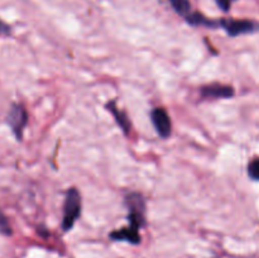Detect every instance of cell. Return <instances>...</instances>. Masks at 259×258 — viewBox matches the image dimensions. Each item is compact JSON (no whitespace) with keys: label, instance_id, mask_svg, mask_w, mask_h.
Instances as JSON below:
<instances>
[{"label":"cell","instance_id":"6da1fadb","mask_svg":"<svg viewBox=\"0 0 259 258\" xmlns=\"http://www.w3.org/2000/svg\"><path fill=\"white\" fill-rule=\"evenodd\" d=\"M81 214V195L75 187L68 189L66 194L65 205H63V218L62 229L65 232L72 229L73 224L78 219Z\"/></svg>","mask_w":259,"mask_h":258},{"label":"cell","instance_id":"7a4b0ae2","mask_svg":"<svg viewBox=\"0 0 259 258\" xmlns=\"http://www.w3.org/2000/svg\"><path fill=\"white\" fill-rule=\"evenodd\" d=\"M125 202L129 210V225L139 229V228L144 225V210H146V205H144L143 197L138 192H131L125 197Z\"/></svg>","mask_w":259,"mask_h":258},{"label":"cell","instance_id":"3957f363","mask_svg":"<svg viewBox=\"0 0 259 258\" xmlns=\"http://www.w3.org/2000/svg\"><path fill=\"white\" fill-rule=\"evenodd\" d=\"M218 27H222L230 37L253 33L259 30V23L249 19H220L218 20Z\"/></svg>","mask_w":259,"mask_h":258},{"label":"cell","instance_id":"277c9868","mask_svg":"<svg viewBox=\"0 0 259 258\" xmlns=\"http://www.w3.org/2000/svg\"><path fill=\"white\" fill-rule=\"evenodd\" d=\"M7 123L18 141H22L23 132L28 123V114L24 106H22L20 104H13L7 115Z\"/></svg>","mask_w":259,"mask_h":258},{"label":"cell","instance_id":"5b68a950","mask_svg":"<svg viewBox=\"0 0 259 258\" xmlns=\"http://www.w3.org/2000/svg\"><path fill=\"white\" fill-rule=\"evenodd\" d=\"M152 123H153L154 128H156L157 133L162 138H168L171 136L172 132V123L169 115L163 108H156L151 113Z\"/></svg>","mask_w":259,"mask_h":258},{"label":"cell","instance_id":"8992f818","mask_svg":"<svg viewBox=\"0 0 259 258\" xmlns=\"http://www.w3.org/2000/svg\"><path fill=\"white\" fill-rule=\"evenodd\" d=\"M233 95H234V89L222 83H210L201 88V96L204 99H224L232 98Z\"/></svg>","mask_w":259,"mask_h":258},{"label":"cell","instance_id":"52a82bcc","mask_svg":"<svg viewBox=\"0 0 259 258\" xmlns=\"http://www.w3.org/2000/svg\"><path fill=\"white\" fill-rule=\"evenodd\" d=\"M139 229L131 227H124L121 229L115 230V232L110 233L109 237L114 240H125V242L132 243V244H139L141 243V235H139Z\"/></svg>","mask_w":259,"mask_h":258},{"label":"cell","instance_id":"ba28073f","mask_svg":"<svg viewBox=\"0 0 259 258\" xmlns=\"http://www.w3.org/2000/svg\"><path fill=\"white\" fill-rule=\"evenodd\" d=\"M106 108L110 110V113L113 114L114 118H115L116 123H118V125L120 126L121 131L124 132L125 134H128L129 132H131V121H129L128 116L125 115V113H123V111L120 110V109L116 108L115 105V101H110V103L106 104Z\"/></svg>","mask_w":259,"mask_h":258},{"label":"cell","instance_id":"9c48e42d","mask_svg":"<svg viewBox=\"0 0 259 258\" xmlns=\"http://www.w3.org/2000/svg\"><path fill=\"white\" fill-rule=\"evenodd\" d=\"M169 4L177 14L184 18H186L192 12V7L189 0H169Z\"/></svg>","mask_w":259,"mask_h":258},{"label":"cell","instance_id":"30bf717a","mask_svg":"<svg viewBox=\"0 0 259 258\" xmlns=\"http://www.w3.org/2000/svg\"><path fill=\"white\" fill-rule=\"evenodd\" d=\"M248 175L250 179L259 181V158H254L248 164Z\"/></svg>","mask_w":259,"mask_h":258},{"label":"cell","instance_id":"8fae6325","mask_svg":"<svg viewBox=\"0 0 259 258\" xmlns=\"http://www.w3.org/2000/svg\"><path fill=\"white\" fill-rule=\"evenodd\" d=\"M0 234H3V235L12 234V227H10L7 217H5V215L2 212V210H0Z\"/></svg>","mask_w":259,"mask_h":258},{"label":"cell","instance_id":"7c38bea8","mask_svg":"<svg viewBox=\"0 0 259 258\" xmlns=\"http://www.w3.org/2000/svg\"><path fill=\"white\" fill-rule=\"evenodd\" d=\"M234 2L235 0H217V4H218V7L223 10V12L227 13V12H229L230 7H232V4Z\"/></svg>","mask_w":259,"mask_h":258},{"label":"cell","instance_id":"4fadbf2b","mask_svg":"<svg viewBox=\"0 0 259 258\" xmlns=\"http://www.w3.org/2000/svg\"><path fill=\"white\" fill-rule=\"evenodd\" d=\"M10 33V27L4 23L3 20H0V35H7Z\"/></svg>","mask_w":259,"mask_h":258}]
</instances>
